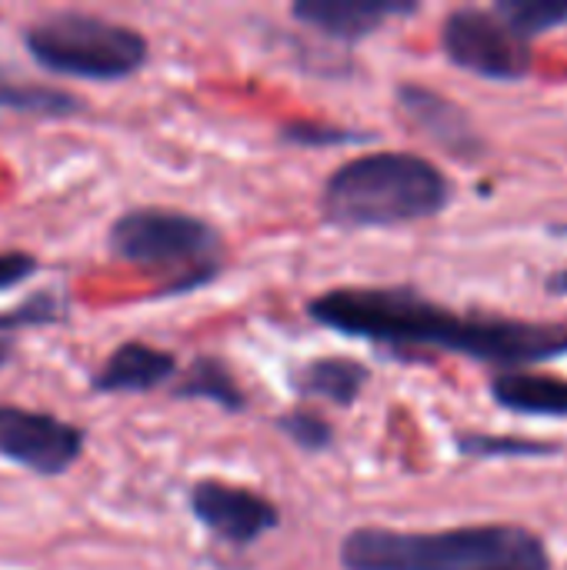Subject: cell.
I'll return each instance as SVG.
<instances>
[{"instance_id":"cell-1","label":"cell","mask_w":567,"mask_h":570,"mask_svg":"<svg viewBox=\"0 0 567 570\" xmlns=\"http://www.w3.org/2000/svg\"><path fill=\"white\" fill-rule=\"evenodd\" d=\"M314 324L371 344L448 351L498 371L567 357V324L461 314L411 287H334L307 301Z\"/></svg>"},{"instance_id":"cell-2","label":"cell","mask_w":567,"mask_h":570,"mask_svg":"<svg viewBox=\"0 0 567 570\" xmlns=\"http://www.w3.org/2000/svg\"><path fill=\"white\" fill-rule=\"evenodd\" d=\"M344 570H551L541 534L521 524L451 531L354 528L338 548Z\"/></svg>"},{"instance_id":"cell-3","label":"cell","mask_w":567,"mask_h":570,"mask_svg":"<svg viewBox=\"0 0 567 570\" xmlns=\"http://www.w3.org/2000/svg\"><path fill=\"white\" fill-rule=\"evenodd\" d=\"M454 200L448 174L421 154L378 150L344 160L321 187V217L334 227H398L438 217Z\"/></svg>"},{"instance_id":"cell-4","label":"cell","mask_w":567,"mask_h":570,"mask_svg":"<svg viewBox=\"0 0 567 570\" xmlns=\"http://www.w3.org/2000/svg\"><path fill=\"white\" fill-rule=\"evenodd\" d=\"M107 250L124 264L167 274L160 297L194 294L224 271L221 230L174 207H130L117 214L107 230Z\"/></svg>"},{"instance_id":"cell-5","label":"cell","mask_w":567,"mask_h":570,"mask_svg":"<svg viewBox=\"0 0 567 570\" xmlns=\"http://www.w3.org/2000/svg\"><path fill=\"white\" fill-rule=\"evenodd\" d=\"M23 47L40 70L94 83L130 80L150 60V43L137 27L90 10H50L30 20Z\"/></svg>"},{"instance_id":"cell-6","label":"cell","mask_w":567,"mask_h":570,"mask_svg":"<svg viewBox=\"0 0 567 570\" xmlns=\"http://www.w3.org/2000/svg\"><path fill=\"white\" fill-rule=\"evenodd\" d=\"M448 60L485 80H525L535 67L531 40L518 33L495 7H458L441 23Z\"/></svg>"},{"instance_id":"cell-7","label":"cell","mask_w":567,"mask_h":570,"mask_svg":"<svg viewBox=\"0 0 567 570\" xmlns=\"http://www.w3.org/2000/svg\"><path fill=\"white\" fill-rule=\"evenodd\" d=\"M87 448V431L50 414L17 404H0V458L37 474H67Z\"/></svg>"},{"instance_id":"cell-8","label":"cell","mask_w":567,"mask_h":570,"mask_svg":"<svg viewBox=\"0 0 567 570\" xmlns=\"http://www.w3.org/2000/svg\"><path fill=\"white\" fill-rule=\"evenodd\" d=\"M187 508L204 531L234 548H251L264 534L281 528V511L274 501L217 478L197 481L187 494Z\"/></svg>"},{"instance_id":"cell-9","label":"cell","mask_w":567,"mask_h":570,"mask_svg":"<svg viewBox=\"0 0 567 570\" xmlns=\"http://www.w3.org/2000/svg\"><path fill=\"white\" fill-rule=\"evenodd\" d=\"M394 97H398L401 114L411 120V127L421 130L428 140H434L451 157L478 160L485 154L481 130L475 127L471 114L461 104H454L451 97H444V94H438V90H431L424 83H414V80L398 83Z\"/></svg>"},{"instance_id":"cell-10","label":"cell","mask_w":567,"mask_h":570,"mask_svg":"<svg viewBox=\"0 0 567 570\" xmlns=\"http://www.w3.org/2000/svg\"><path fill=\"white\" fill-rule=\"evenodd\" d=\"M177 377H180V364L170 351H160L144 341H124L94 371L90 391L100 397L150 394V391H160L164 384L174 387Z\"/></svg>"},{"instance_id":"cell-11","label":"cell","mask_w":567,"mask_h":570,"mask_svg":"<svg viewBox=\"0 0 567 570\" xmlns=\"http://www.w3.org/2000/svg\"><path fill=\"white\" fill-rule=\"evenodd\" d=\"M418 13V3L401 0H297L291 3V17L331 40L358 43L378 33L391 17Z\"/></svg>"},{"instance_id":"cell-12","label":"cell","mask_w":567,"mask_h":570,"mask_svg":"<svg viewBox=\"0 0 567 570\" xmlns=\"http://www.w3.org/2000/svg\"><path fill=\"white\" fill-rule=\"evenodd\" d=\"M488 391L498 407L525 417H567V377L531 374L525 367L495 371Z\"/></svg>"},{"instance_id":"cell-13","label":"cell","mask_w":567,"mask_h":570,"mask_svg":"<svg viewBox=\"0 0 567 570\" xmlns=\"http://www.w3.org/2000/svg\"><path fill=\"white\" fill-rule=\"evenodd\" d=\"M371 384V371L351 357H317L294 374V391L307 401H328L338 407H351L364 387Z\"/></svg>"},{"instance_id":"cell-14","label":"cell","mask_w":567,"mask_h":570,"mask_svg":"<svg viewBox=\"0 0 567 570\" xmlns=\"http://www.w3.org/2000/svg\"><path fill=\"white\" fill-rule=\"evenodd\" d=\"M170 397L174 401H207V404H217L227 414H241L247 407V394L237 384V377L231 374V367L221 357H211V354H197L180 371V377L170 387Z\"/></svg>"},{"instance_id":"cell-15","label":"cell","mask_w":567,"mask_h":570,"mask_svg":"<svg viewBox=\"0 0 567 570\" xmlns=\"http://www.w3.org/2000/svg\"><path fill=\"white\" fill-rule=\"evenodd\" d=\"M0 110L33 114V117H74L87 110V100L63 87L10 80L7 73H0Z\"/></svg>"},{"instance_id":"cell-16","label":"cell","mask_w":567,"mask_h":570,"mask_svg":"<svg viewBox=\"0 0 567 570\" xmlns=\"http://www.w3.org/2000/svg\"><path fill=\"white\" fill-rule=\"evenodd\" d=\"M67 297L57 291H33L30 297H23L20 304L0 311V337H17L23 331H37V327H60L67 324Z\"/></svg>"},{"instance_id":"cell-17","label":"cell","mask_w":567,"mask_h":570,"mask_svg":"<svg viewBox=\"0 0 567 570\" xmlns=\"http://www.w3.org/2000/svg\"><path fill=\"white\" fill-rule=\"evenodd\" d=\"M495 10L528 40L567 23V0H498Z\"/></svg>"},{"instance_id":"cell-18","label":"cell","mask_w":567,"mask_h":570,"mask_svg":"<svg viewBox=\"0 0 567 570\" xmlns=\"http://www.w3.org/2000/svg\"><path fill=\"white\" fill-rule=\"evenodd\" d=\"M458 451L465 458H551L558 444L528 438H491V434H458Z\"/></svg>"},{"instance_id":"cell-19","label":"cell","mask_w":567,"mask_h":570,"mask_svg":"<svg viewBox=\"0 0 567 570\" xmlns=\"http://www.w3.org/2000/svg\"><path fill=\"white\" fill-rule=\"evenodd\" d=\"M277 431L291 444H297L301 451H307V454H324V451L334 448V428L321 414H314L307 407H294V411L281 414L277 417Z\"/></svg>"},{"instance_id":"cell-20","label":"cell","mask_w":567,"mask_h":570,"mask_svg":"<svg viewBox=\"0 0 567 570\" xmlns=\"http://www.w3.org/2000/svg\"><path fill=\"white\" fill-rule=\"evenodd\" d=\"M277 137L284 144H294V147H341V144L368 140V134H358V130H348V127H334V124H321V120L284 124Z\"/></svg>"},{"instance_id":"cell-21","label":"cell","mask_w":567,"mask_h":570,"mask_svg":"<svg viewBox=\"0 0 567 570\" xmlns=\"http://www.w3.org/2000/svg\"><path fill=\"white\" fill-rule=\"evenodd\" d=\"M40 274V261L30 250H0V294L27 284Z\"/></svg>"},{"instance_id":"cell-22","label":"cell","mask_w":567,"mask_h":570,"mask_svg":"<svg viewBox=\"0 0 567 570\" xmlns=\"http://www.w3.org/2000/svg\"><path fill=\"white\" fill-rule=\"evenodd\" d=\"M545 287H548V294H555V297H567V267L555 271V274L545 281Z\"/></svg>"},{"instance_id":"cell-23","label":"cell","mask_w":567,"mask_h":570,"mask_svg":"<svg viewBox=\"0 0 567 570\" xmlns=\"http://www.w3.org/2000/svg\"><path fill=\"white\" fill-rule=\"evenodd\" d=\"M13 361V341L10 337H0V367H7Z\"/></svg>"}]
</instances>
